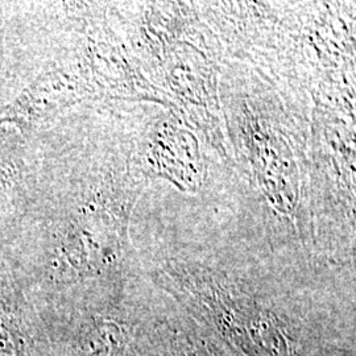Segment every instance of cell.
Wrapping results in <instances>:
<instances>
[{"label":"cell","mask_w":356,"mask_h":356,"mask_svg":"<svg viewBox=\"0 0 356 356\" xmlns=\"http://www.w3.org/2000/svg\"><path fill=\"white\" fill-rule=\"evenodd\" d=\"M147 276L227 356H356L355 288L245 244H184Z\"/></svg>","instance_id":"obj_1"},{"label":"cell","mask_w":356,"mask_h":356,"mask_svg":"<svg viewBox=\"0 0 356 356\" xmlns=\"http://www.w3.org/2000/svg\"><path fill=\"white\" fill-rule=\"evenodd\" d=\"M151 288L140 277L79 297L61 325L57 356H134Z\"/></svg>","instance_id":"obj_2"},{"label":"cell","mask_w":356,"mask_h":356,"mask_svg":"<svg viewBox=\"0 0 356 356\" xmlns=\"http://www.w3.org/2000/svg\"><path fill=\"white\" fill-rule=\"evenodd\" d=\"M94 98L73 58L56 63L0 110V131L31 134L58 113Z\"/></svg>","instance_id":"obj_3"},{"label":"cell","mask_w":356,"mask_h":356,"mask_svg":"<svg viewBox=\"0 0 356 356\" xmlns=\"http://www.w3.org/2000/svg\"><path fill=\"white\" fill-rule=\"evenodd\" d=\"M134 356L227 355L195 319L152 284Z\"/></svg>","instance_id":"obj_4"},{"label":"cell","mask_w":356,"mask_h":356,"mask_svg":"<svg viewBox=\"0 0 356 356\" xmlns=\"http://www.w3.org/2000/svg\"><path fill=\"white\" fill-rule=\"evenodd\" d=\"M0 356H32L22 319L4 304H0Z\"/></svg>","instance_id":"obj_5"},{"label":"cell","mask_w":356,"mask_h":356,"mask_svg":"<svg viewBox=\"0 0 356 356\" xmlns=\"http://www.w3.org/2000/svg\"><path fill=\"white\" fill-rule=\"evenodd\" d=\"M6 176H7V172L3 169V165H1V163H0V191H1L3 184L6 182Z\"/></svg>","instance_id":"obj_6"}]
</instances>
